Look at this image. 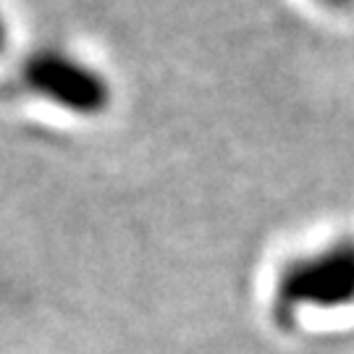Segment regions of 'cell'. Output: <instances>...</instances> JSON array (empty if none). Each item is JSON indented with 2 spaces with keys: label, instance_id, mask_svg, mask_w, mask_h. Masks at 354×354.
Wrapping results in <instances>:
<instances>
[{
  "label": "cell",
  "instance_id": "obj_3",
  "mask_svg": "<svg viewBox=\"0 0 354 354\" xmlns=\"http://www.w3.org/2000/svg\"><path fill=\"white\" fill-rule=\"evenodd\" d=\"M317 6H323V8H328V11H339V13H346L354 8V0H315Z\"/></svg>",
  "mask_w": 354,
  "mask_h": 354
},
{
  "label": "cell",
  "instance_id": "obj_4",
  "mask_svg": "<svg viewBox=\"0 0 354 354\" xmlns=\"http://www.w3.org/2000/svg\"><path fill=\"white\" fill-rule=\"evenodd\" d=\"M6 45H8V26H6V19L0 13V53L6 50Z\"/></svg>",
  "mask_w": 354,
  "mask_h": 354
},
{
  "label": "cell",
  "instance_id": "obj_2",
  "mask_svg": "<svg viewBox=\"0 0 354 354\" xmlns=\"http://www.w3.org/2000/svg\"><path fill=\"white\" fill-rule=\"evenodd\" d=\"M24 84L66 113L95 118L113 102V87L97 66L61 48H39L21 66Z\"/></svg>",
  "mask_w": 354,
  "mask_h": 354
},
{
  "label": "cell",
  "instance_id": "obj_1",
  "mask_svg": "<svg viewBox=\"0 0 354 354\" xmlns=\"http://www.w3.org/2000/svg\"><path fill=\"white\" fill-rule=\"evenodd\" d=\"M349 304H354V236L291 257L273 283V317L281 328H289L302 310H339Z\"/></svg>",
  "mask_w": 354,
  "mask_h": 354
}]
</instances>
